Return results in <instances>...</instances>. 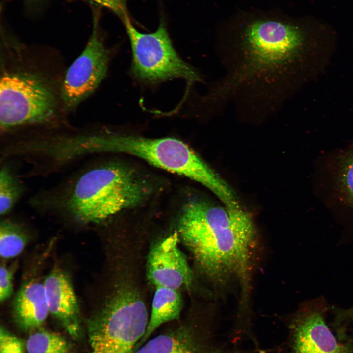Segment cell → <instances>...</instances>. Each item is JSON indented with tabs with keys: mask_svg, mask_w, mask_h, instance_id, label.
Segmentation results:
<instances>
[{
	"mask_svg": "<svg viewBox=\"0 0 353 353\" xmlns=\"http://www.w3.org/2000/svg\"><path fill=\"white\" fill-rule=\"evenodd\" d=\"M303 35L278 20H257L216 51L224 73L211 84L204 102L208 114L232 106L243 116L265 117L278 111L289 66L299 56Z\"/></svg>",
	"mask_w": 353,
	"mask_h": 353,
	"instance_id": "cell-1",
	"label": "cell"
},
{
	"mask_svg": "<svg viewBox=\"0 0 353 353\" xmlns=\"http://www.w3.org/2000/svg\"><path fill=\"white\" fill-rule=\"evenodd\" d=\"M177 232L206 277L219 284L236 280L246 300L257 242L248 212L192 199L181 209Z\"/></svg>",
	"mask_w": 353,
	"mask_h": 353,
	"instance_id": "cell-2",
	"label": "cell"
},
{
	"mask_svg": "<svg viewBox=\"0 0 353 353\" xmlns=\"http://www.w3.org/2000/svg\"><path fill=\"white\" fill-rule=\"evenodd\" d=\"M3 47L0 67L1 131L6 133L57 123L66 112L61 94L64 75L56 76L50 71L48 65L20 44L5 42Z\"/></svg>",
	"mask_w": 353,
	"mask_h": 353,
	"instance_id": "cell-3",
	"label": "cell"
},
{
	"mask_svg": "<svg viewBox=\"0 0 353 353\" xmlns=\"http://www.w3.org/2000/svg\"><path fill=\"white\" fill-rule=\"evenodd\" d=\"M150 192L149 184L134 171L108 164L81 175L73 186L65 206L78 221L98 223L141 203Z\"/></svg>",
	"mask_w": 353,
	"mask_h": 353,
	"instance_id": "cell-4",
	"label": "cell"
},
{
	"mask_svg": "<svg viewBox=\"0 0 353 353\" xmlns=\"http://www.w3.org/2000/svg\"><path fill=\"white\" fill-rule=\"evenodd\" d=\"M89 151L90 153H122L139 157L157 167L202 184L221 201L227 200L232 194L227 183L188 146L177 139L91 134Z\"/></svg>",
	"mask_w": 353,
	"mask_h": 353,
	"instance_id": "cell-5",
	"label": "cell"
},
{
	"mask_svg": "<svg viewBox=\"0 0 353 353\" xmlns=\"http://www.w3.org/2000/svg\"><path fill=\"white\" fill-rule=\"evenodd\" d=\"M149 320L139 291L129 283H121L87 321L89 353H134Z\"/></svg>",
	"mask_w": 353,
	"mask_h": 353,
	"instance_id": "cell-6",
	"label": "cell"
},
{
	"mask_svg": "<svg viewBox=\"0 0 353 353\" xmlns=\"http://www.w3.org/2000/svg\"><path fill=\"white\" fill-rule=\"evenodd\" d=\"M132 51V72L139 79L157 83L180 78L201 82L199 74L184 62L175 50L163 23L154 32L143 33L132 25L128 16L123 20Z\"/></svg>",
	"mask_w": 353,
	"mask_h": 353,
	"instance_id": "cell-7",
	"label": "cell"
},
{
	"mask_svg": "<svg viewBox=\"0 0 353 353\" xmlns=\"http://www.w3.org/2000/svg\"><path fill=\"white\" fill-rule=\"evenodd\" d=\"M329 309L323 295L301 304L287 322V353H353V335L334 333L327 324Z\"/></svg>",
	"mask_w": 353,
	"mask_h": 353,
	"instance_id": "cell-8",
	"label": "cell"
},
{
	"mask_svg": "<svg viewBox=\"0 0 353 353\" xmlns=\"http://www.w3.org/2000/svg\"><path fill=\"white\" fill-rule=\"evenodd\" d=\"M94 16L93 31L85 48L64 74L61 94L66 113L75 110L106 76L110 52L99 36Z\"/></svg>",
	"mask_w": 353,
	"mask_h": 353,
	"instance_id": "cell-9",
	"label": "cell"
},
{
	"mask_svg": "<svg viewBox=\"0 0 353 353\" xmlns=\"http://www.w3.org/2000/svg\"><path fill=\"white\" fill-rule=\"evenodd\" d=\"M134 353H242L216 339L212 327L187 321L163 330Z\"/></svg>",
	"mask_w": 353,
	"mask_h": 353,
	"instance_id": "cell-10",
	"label": "cell"
},
{
	"mask_svg": "<svg viewBox=\"0 0 353 353\" xmlns=\"http://www.w3.org/2000/svg\"><path fill=\"white\" fill-rule=\"evenodd\" d=\"M177 232L155 243L147 259L148 279L155 287H165L178 290L190 288L193 275L186 258L179 248Z\"/></svg>",
	"mask_w": 353,
	"mask_h": 353,
	"instance_id": "cell-11",
	"label": "cell"
},
{
	"mask_svg": "<svg viewBox=\"0 0 353 353\" xmlns=\"http://www.w3.org/2000/svg\"><path fill=\"white\" fill-rule=\"evenodd\" d=\"M43 284L49 313L73 339L79 340L82 335L80 310L69 276L63 270L55 268Z\"/></svg>",
	"mask_w": 353,
	"mask_h": 353,
	"instance_id": "cell-12",
	"label": "cell"
},
{
	"mask_svg": "<svg viewBox=\"0 0 353 353\" xmlns=\"http://www.w3.org/2000/svg\"><path fill=\"white\" fill-rule=\"evenodd\" d=\"M49 313L43 283L32 279L24 283L12 304V317L17 327L30 332L41 327Z\"/></svg>",
	"mask_w": 353,
	"mask_h": 353,
	"instance_id": "cell-13",
	"label": "cell"
},
{
	"mask_svg": "<svg viewBox=\"0 0 353 353\" xmlns=\"http://www.w3.org/2000/svg\"><path fill=\"white\" fill-rule=\"evenodd\" d=\"M155 288L147 328L135 351L144 344L160 326L180 319L183 303L178 291L165 287Z\"/></svg>",
	"mask_w": 353,
	"mask_h": 353,
	"instance_id": "cell-14",
	"label": "cell"
},
{
	"mask_svg": "<svg viewBox=\"0 0 353 353\" xmlns=\"http://www.w3.org/2000/svg\"><path fill=\"white\" fill-rule=\"evenodd\" d=\"M25 353H73L72 344L62 335L41 327L29 332Z\"/></svg>",
	"mask_w": 353,
	"mask_h": 353,
	"instance_id": "cell-15",
	"label": "cell"
},
{
	"mask_svg": "<svg viewBox=\"0 0 353 353\" xmlns=\"http://www.w3.org/2000/svg\"><path fill=\"white\" fill-rule=\"evenodd\" d=\"M29 240L27 232L19 225L5 220L0 225V254L3 259L16 257Z\"/></svg>",
	"mask_w": 353,
	"mask_h": 353,
	"instance_id": "cell-16",
	"label": "cell"
},
{
	"mask_svg": "<svg viewBox=\"0 0 353 353\" xmlns=\"http://www.w3.org/2000/svg\"><path fill=\"white\" fill-rule=\"evenodd\" d=\"M336 187L340 201L353 209V146L345 150L337 162Z\"/></svg>",
	"mask_w": 353,
	"mask_h": 353,
	"instance_id": "cell-17",
	"label": "cell"
},
{
	"mask_svg": "<svg viewBox=\"0 0 353 353\" xmlns=\"http://www.w3.org/2000/svg\"><path fill=\"white\" fill-rule=\"evenodd\" d=\"M22 192L19 181L6 167L0 172V213L7 214L18 200Z\"/></svg>",
	"mask_w": 353,
	"mask_h": 353,
	"instance_id": "cell-18",
	"label": "cell"
},
{
	"mask_svg": "<svg viewBox=\"0 0 353 353\" xmlns=\"http://www.w3.org/2000/svg\"><path fill=\"white\" fill-rule=\"evenodd\" d=\"M0 353H25V341L0 327Z\"/></svg>",
	"mask_w": 353,
	"mask_h": 353,
	"instance_id": "cell-19",
	"label": "cell"
},
{
	"mask_svg": "<svg viewBox=\"0 0 353 353\" xmlns=\"http://www.w3.org/2000/svg\"><path fill=\"white\" fill-rule=\"evenodd\" d=\"M15 266L1 263L0 268V301L8 300L13 293V279Z\"/></svg>",
	"mask_w": 353,
	"mask_h": 353,
	"instance_id": "cell-20",
	"label": "cell"
},
{
	"mask_svg": "<svg viewBox=\"0 0 353 353\" xmlns=\"http://www.w3.org/2000/svg\"><path fill=\"white\" fill-rule=\"evenodd\" d=\"M111 10L124 20L128 16L125 0H87Z\"/></svg>",
	"mask_w": 353,
	"mask_h": 353,
	"instance_id": "cell-21",
	"label": "cell"
},
{
	"mask_svg": "<svg viewBox=\"0 0 353 353\" xmlns=\"http://www.w3.org/2000/svg\"><path fill=\"white\" fill-rule=\"evenodd\" d=\"M350 312L352 316L353 317V306L350 308Z\"/></svg>",
	"mask_w": 353,
	"mask_h": 353,
	"instance_id": "cell-22",
	"label": "cell"
},
{
	"mask_svg": "<svg viewBox=\"0 0 353 353\" xmlns=\"http://www.w3.org/2000/svg\"><path fill=\"white\" fill-rule=\"evenodd\" d=\"M28 0L31 2H35L38 1L39 0Z\"/></svg>",
	"mask_w": 353,
	"mask_h": 353,
	"instance_id": "cell-23",
	"label": "cell"
}]
</instances>
